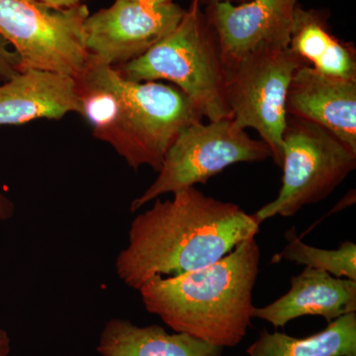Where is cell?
<instances>
[{"label": "cell", "mask_w": 356, "mask_h": 356, "mask_svg": "<svg viewBox=\"0 0 356 356\" xmlns=\"http://www.w3.org/2000/svg\"><path fill=\"white\" fill-rule=\"evenodd\" d=\"M86 4L55 8L39 0H0V38L19 58L20 72L43 70L77 79L88 63Z\"/></svg>", "instance_id": "7"}, {"label": "cell", "mask_w": 356, "mask_h": 356, "mask_svg": "<svg viewBox=\"0 0 356 356\" xmlns=\"http://www.w3.org/2000/svg\"><path fill=\"white\" fill-rule=\"evenodd\" d=\"M250 1V0H199L201 6H212V4L222 3V2H229L232 4H242L245 2Z\"/></svg>", "instance_id": "22"}, {"label": "cell", "mask_w": 356, "mask_h": 356, "mask_svg": "<svg viewBox=\"0 0 356 356\" xmlns=\"http://www.w3.org/2000/svg\"><path fill=\"white\" fill-rule=\"evenodd\" d=\"M304 65L308 64L289 46L269 44L224 67L232 120L243 130L257 131L278 166L282 163L288 88L295 72Z\"/></svg>", "instance_id": "6"}, {"label": "cell", "mask_w": 356, "mask_h": 356, "mask_svg": "<svg viewBox=\"0 0 356 356\" xmlns=\"http://www.w3.org/2000/svg\"><path fill=\"white\" fill-rule=\"evenodd\" d=\"M8 44L0 38V81H9L19 74L20 60L17 54L8 50Z\"/></svg>", "instance_id": "18"}, {"label": "cell", "mask_w": 356, "mask_h": 356, "mask_svg": "<svg viewBox=\"0 0 356 356\" xmlns=\"http://www.w3.org/2000/svg\"><path fill=\"white\" fill-rule=\"evenodd\" d=\"M14 214L13 203L3 194L0 193V221L10 219Z\"/></svg>", "instance_id": "19"}, {"label": "cell", "mask_w": 356, "mask_h": 356, "mask_svg": "<svg viewBox=\"0 0 356 356\" xmlns=\"http://www.w3.org/2000/svg\"><path fill=\"white\" fill-rule=\"evenodd\" d=\"M81 113L76 79L43 70H26L0 86V126Z\"/></svg>", "instance_id": "12"}, {"label": "cell", "mask_w": 356, "mask_h": 356, "mask_svg": "<svg viewBox=\"0 0 356 356\" xmlns=\"http://www.w3.org/2000/svg\"><path fill=\"white\" fill-rule=\"evenodd\" d=\"M270 149L231 119L196 122L185 128L166 152L159 175L146 191L131 203L136 212L165 194L206 184L225 168L271 158Z\"/></svg>", "instance_id": "8"}, {"label": "cell", "mask_w": 356, "mask_h": 356, "mask_svg": "<svg viewBox=\"0 0 356 356\" xmlns=\"http://www.w3.org/2000/svg\"><path fill=\"white\" fill-rule=\"evenodd\" d=\"M288 243L281 257L298 266L325 271L339 278L356 281V245L346 241L337 250L312 247L297 238L295 229L286 233Z\"/></svg>", "instance_id": "17"}, {"label": "cell", "mask_w": 356, "mask_h": 356, "mask_svg": "<svg viewBox=\"0 0 356 356\" xmlns=\"http://www.w3.org/2000/svg\"><path fill=\"white\" fill-rule=\"evenodd\" d=\"M11 351V341L8 334L0 329V356H9Z\"/></svg>", "instance_id": "21"}, {"label": "cell", "mask_w": 356, "mask_h": 356, "mask_svg": "<svg viewBox=\"0 0 356 356\" xmlns=\"http://www.w3.org/2000/svg\"><path fill=\"white\" fill-rule=\"evenodd\" d=\"M39 1L55 8H70V7L83 3V0H39Z\"/></svg>", "instance_id": "20"}, {"label": "cell", "mask_w": 356, "mask_h": 356, "mask_svg": "<svg viewBox=\"0 0 356 356\" xmlns=\"http://www.w3.org/2000/svg\"><path fill=\"white\" fill-rule=\"evenodd\" d=\"M298 0H250L205 7L221 51L222 65L233 64L261 46H289Z\"/></svg>", "instance_id": "10"}, {"label": "cell", "mask_w": 356, "mask_h": 356, "mask_svg": "<svg viewBox=\"0 0 356 356\" xmlns=\"http://www.w3.org/2000/svg\"><path fill=\"white\" fill-rule=\"evenodd\" d=\"M329 9H305L297 4L290 49L321 74L356 81V49L332 34Z\"/></svg>", "instance_id": "14"}, {"label": "cell", "mask_w": 356, "mask_h": 356, "mask_svg": "<svg viewBox=\"0 0 356 356\" xmlns=\"http://www.w3.org/2000/svg\"><path fill=\"white\" fill-rule=\"evenodd\" d=\"M247 353L248 356H356V313L341 316L323 331L302 339L264 329Z\"/></svg>", "instance_id": "16"}, {"label": "cell", "mask_w": 356, "mask_h": 356, "mask_svg": "<svg viewBox=\"0 0 356 356\" xmlns=\"http://www.w3.org/2000/svg\"><path fill=\"white\" fill-rule=\"evenodd\" d=\"M285 111L327 129L356 153V81L302 65L290 81Z\"/></svg>", "instance_id": "11"}, {"label": "cell", "mask_w": 356, "mask_h": 356, "mask_svg": "<svg viewBox=\"0 0 356 356\" xmlns=\"http://www.w3.org/2000/svg\"><path fill=\"white\" fill-rule=\"evenodd\" d=\"M156 198L137 215L119 252V280L139 290L156 276H175L209 266L259 232L254 214L235 203L205 195L195 187Z\"/></svg>", "instance_id": "1"}, {"label": "cell", "mask_w": 356, "mask_h": 356, "mask_svg": "<svg viewBox=\"0 0 356 356\" xmlns=\"http://www.w3.org/2000/svg\"><path fill=\"white\" fill-rule=\"evenodd\" d=\"M282 185L277 197L254 213L261 224L292 217L325 200L356 168V153L313 122L287 116L282 136Z\"/></svg>", "instance_id": "5"}, {"label": "cell", "mask_w": 356, "mask_h": 356, "mask_svg": "<svg viewBox=\"0 0 356 356\" xmlns=\"http://www.w3.org/2000/svg\"><path fill=\"white\" fill-rule=\"evenodd\" d=\"M350 313H356V281L305 267L290 280L286 294L268 305L255 307L252 318L277 329L304 316H318L331 323Z\"/></svg>", "instance_id": "13"}, {"label": "cell", "mask_w": 356, "mask_h": 356, "mask_svg": "<svg viewBox=\"0 0 356 356\" xmlns=\"http://www.w3.org/2000/svg\"><path fill=\"white\" fill-rule=\"evenodd\" d=\"M185 11L175 2L115 0L84 21L88 60L118 67L140 58L175 29Z\"/></svg>", "instance_id": "9"}, {"label": "cell", "mask_w": 356, "mask_h": 356, "mask_svg": "<svg viewBox=\"0 0 356 356\" xmlns=\"http://www.w3.org/2000/svg\"><path fill=\"white\" fill-rule=\"evenodd\" d=\"M201 8L199 0H192L168 36L140 58L114 67L133 81H172L209 121L231 119L216 33Z\"/></svg>", "instance_id": "4"}, {"label": "cell", "mask_w": 356, "mask_h": 356, "mask_svg": "<svg viewBox=\"0 0 356 356\" xmlns=\"http://www.w3.org/2000/svg\"><path fill=\"white\" fill-rule=\"evenodd\" d=\"M222 351L191 334H170L158 325L139 327L123 318L106 323L97 346L102 356H221Z\"/></svg>", "instance_id": "15"}, {"label": "cell", "mask_w": 356, "mask_h": 356, "mask_svg": "<svg viewBox=\"0 0 356 356\" xmlns=\"http://www.w3.org/2000/svg\"><path fill=\"white\" fill-rule=\"evenodd\" d=\"M259 262L254 236L214 264L180 275L156 276L138 291L146 310L173 332L234 348L252 327Z\"/></svg>", "instance_id": "3"}, {"label": "cell", "mask_w": 356, "mask_h": 356, "mask_svg": "<svg viewBox=\"0 0 356 356\" xmlns=\"http://www.w3.org/2000/svg\"><path fill=\"white\" fill-rule=\"evenodd\" d=\"M81 116L97 139L113 147L135 170L158 172L166 152L202 114L178 88L133 81L114 67L88 60L77 77Z\"/></svg>", "instance_id": "2"}, {"label": "cell", "mask_w": 356, "mask_h": 356, "mask_svg": "<svg viewBox=\"0 0 356 356\" xmlns=\"http://www.w3.org/2000/svg\"><path fill=\"white\" fill-rule=\"evenodd\" d=\"M134 1L145 2V3L163 4L173 2V0H134Z\"/></svg>", "instance_id": "23"}]
</instances>
